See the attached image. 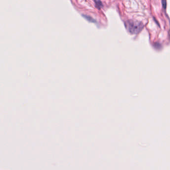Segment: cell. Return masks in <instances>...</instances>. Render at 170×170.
Segmentation results:
<instances>
[{
  "mask_svg": "<svg viewBox=\"0 0 170 170\" xmlns=\"http://www.w3.org/2000/svg\"><path fill=\"white\" fill-rule=\"evenodd\" d=\"M129 30L131 32H138L142 28V25L138 22H130L128 24Z\"/></svg>",
  "mask_w": 170,
  "mask_h": 170,
  "instance_id": "obj_1",
  "label": "cell"
}]
</instances>
